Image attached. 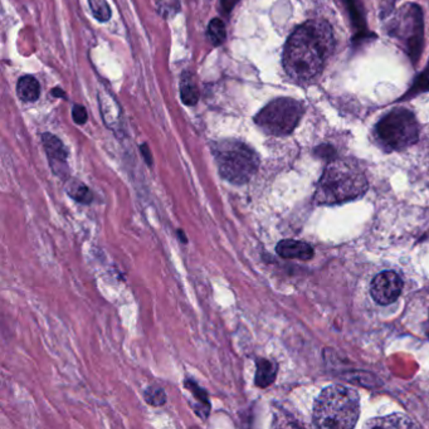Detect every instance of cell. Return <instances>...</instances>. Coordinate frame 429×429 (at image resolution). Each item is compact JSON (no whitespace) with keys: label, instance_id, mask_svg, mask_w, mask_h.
Segmentation results:
<instances>
[{"label":"cell","instance_id":"obj_1","mask_svg":"<svg viewBox=\"0 0 429 429\" xmlns=\"http://www.w3.org/2000/svg\"><path fill=\"white\" fill-rule=\"evenodd\" d=\"M335 47L333 29L322 21L301 24L289 38L284 67L296 82H310L321 73Z\"/></svg>","mask_w":429,"mask_h":429},{"label":"cell","instance_id":"obj_2","mask_svg":"<svg viewBox=\"0 0 429 429\" xmlns=\"http://www.w3.org/2000/svg\"><path fill=\"white\" fill-rule=\"evenodd\" d=\"M368 180L359 165L351 160H333L317 184V204H338L363 197Z\"/></svg>","mask_w":429,"mask_h":429},{"label":"cell","instance_id":"obj_3","mask_svg":"<svg viewBox=\"0 0 429 429\" xmlns=\"http://www.w3.org/2000/svg\"><path fill=\"white\" fill-rule=\"evenodd\" d=\"M359 415L358 393L343 386L325 388L314 407V424L319 428H354Z\"/></svg>","mask_w":429,"mask_h":429},{"label":"cell","instance_id":"obj_4","mask_svg":"<svg viewBox=\"0 0 429 429\" xmlns=\"http://www.w3.org/2000/svg\"><path fill=\"white\" fill-rule=\"evenodd\" d=\"M220 177L233 185L251 182L259 167V156L251 146L239 140L226 139L212 144Z\"/></svg>","mask_w":429,"mask_h":429},{"label":"cell","instance_id":"obj_5","mask_svg":"<svg viewBox=\"0 0 429 429\" xmlns=\"http://www.w3.org/2000/svg\"><path fill=\"white\" fill-rule=\"evenodd\" d=\"M376 135L386 150H404L418 141V121L407 108H394L379 120Z\"/></svg>","mask_w":429,"mask_h":429},{"label":"cell","instance_id":"obj_6","mask_svg":"<svg viewBox=\"0 0 429 429\" xmlns=\"http://www.w3.org/2000/svg\"><path fill=\"white\" fill-rule=\"evenodd\" d=\"M304 115L300 101L282 97L269 102L254 118V123L266 134L274 136L290 135L297 128Z\"/></svg>","mask_w":429,"mask_h":429},{"label":"cell","instance_id":"obj_7","mask_svg":"<svg viewBox=\"0 0 429 429\" xmlns=\"http://www.w3.org/2000/svg\"><path fill=\"white\" fill-rule=\"evenodd\" d=\"M391 34L405 46L408 56L413 63H417L424 41V19L422 8L417 4L403 6L391 24Z\"/></svg>","mask_w":429,"mask_h":429},{"label":"cell","instance_id":"obj_8","mask_svg":"<svg viewBox=\"0 0 429 429\" xmlns=\"http://www.w3.org/2000/svg\"><path fill=\"white\" fill-rule=\"evenodd\" d=\"M46 155L48 157L49 167L56 177L67 182L70 179V167H68V150L65 144L56 135H42Z\"/></svg>","mask_w":429,"mask_h":429},{"label":"cell","instance_id":"obj_9","mask_svg":"<svg viewBox=\"0 0 429 429\" xmlns=\"http://www.w3.org/2000/svg\"><path fill=\"white\" fill-rule=\"evenodd\" d=\"M402 290V279L393 271L381 272L371 282V297L379 305H391L396 302Z\"/></svg>","mask_w":429,"mask_h":429},{"label":"cell","instance_id":"obj_10","mask_svg":"<svg viewBox=\"0 0 429 429\" xmlns=\"http://www.w3.org/2000/svg\"><path fill=\"white\" fill-rule=\"evenodd\" d=\"M184 388L195 399V403L192 404L194 413L197 414L199 418L207 420L208 417H210V410H212V403H210V396H208L207 391L199 386L197 381H194V379H190V378L184 381Z\"/></svg>","mask_w":429,"mask_h":429},{"label":"cell","instance_id":"obj_11","mask_svg":"<svg viewBox=\"0 0 429 429\" xmlns=\"http://www.w3.org/2000/svg\"><path fill=\"white\" fill-rule=\"evenodd\" d=\"M276 252L279 257L286 259H301L309 261L314 257V249L310 244L305 242L294 241V239H284L279 242L276 246Z\"/></svg>","mask_w":429,"mask_h":429},{"label":"cell","instance_id":"obj_12","mask_svg":"<svg viewBox=\"0 0 429 429\" xmlns=\"http://www.w3.org/2000/svg\"><path fill=\"white\" fill-rule=\"evenodd\" d=\"M340 1L345 8V11H348L350 23L356 33L354 41H360L361 38H368L369 31L366 28L364 9L360 4L359 0H340Z\"/></svg>","mask_w":429,"mask_h":429},{"label":"cell","instance_id":"obj_13","mask_svg":"<svg viewBox=\"0 0 429 429\" xmlns=\"http://www.w3.org/2000/svg\"><path fill=\"white\" fill-rule=\"evenodd\" d=\"M256 376H254V384L261 389H266L269 386L274 384L276 381V376H277V364L272 361V360L264 359V358H259L256 361Z\"/></svg>","mask_w":429,"mask_h":429},{"label":"cell","instance_id":"obj_14","mask_svg":"<svg viewBox=\"0 0 429 429\" xmlns=\"http://www.w3.org/2000/svg\"><path fill=\"white\" fill-rule=\"evenodd\" d=\"M65 190L70 198L73 199L77 203L82 204V205H90L95 199V195L92 193L91 189L88 188L85 182H80L77 179L70 177L66 182Z\"/></svg>","mask_w":429,"mask_h":429},{"label":"cell","instance_id":"obj_15","mask_svg":"<svg viewBox=\"0 0 429 429\" xmlns=\"http://www.w3.org/2000/svg\"><path fill=\"white\" fill-rule=\"evenodd\" d=\"M16 93L19 98L24 102H34L39 98L41 87L38 81L32 76H24L18 81L16 85Z\"/></svg>","mask_w":429,"mask_h":429},{"label":"cell","instance_id":"obj_16","mask_svg":"<svg viewBox=\"0 0 429 429\" xmlns=\"http://www.w3.org/2000/svg\"><path fill=\"white\" fill-rule=\"evenodd\" d=\"M368 427H379V428H410V427H417V424L413 423L410 419L400 415V414H394L389 415L386 418L376 419L374 422L368 424Z\"/></svg>","mask_w":429,"mask_h":429},{"label":"cell","instance_id":"obj_17","mask_svg":"<svg viewBox=\"0 0 429 429\" xmlns=\"http://www.w3.org/2000/svg\"><path fill=\"white\" fill-rule=\"evenodd\" d=\"M180 97H182V102L188 106H194L198 102V90H197L193 81L188 75L182 76V85H180Z\"/></svg>","mask_w":429,"mask_h":429},{"label":"cell","instance_id":"obj_18","mask_svg":"<svg viewBox=\"0 0 429 429\" xmlns=\"http://www.w3.org/2000/svg\"><path fill=\"white\" fill-rule=\"evenodd\" d=\"M143 397L151 407H162L167 403V393L159 386H149L143 392Z\"/></svg>","mask_w":429,"mask_h":429},{"label":"cell","instance_id":"obj_19","mask_svg":"<svg viewBox=\"0 0 429 429\" xmlns=\"http://www.w3.org/2000/svg\"><path fill=\"white\" fill-rule=\"evenodd\" d=\"M208 38H210V43L218 47L220 44L224 43L226 41L227 32L226 26L224 23L222 22L218 18L213 19L210 23V27H208Z\"/></svg>","mask_w":429,"mask_h":429},{"label":"cell","instance_id":"obj_20","mask_svg":"<svg viewBox=\"0 0 429 429\" xmlns=\"http://www.w3.org/2000/svg\"><path fill=\"white\" fill-rule=\"evenodd\" d=\"M92 14L98 22H108L111 18V9L106 0H88Z\"/></svg>","mask_w":429,"mask_h":429},{"label":"cell","instance_id":"obj_21","mask_svg":"<svg viewBox=\"0 0 429 429\" xmlns=\"http://www.w3.org/2000/svg\"><path fill=\"white\" fill-rule=\"evenodd\" d=\"M425 91H429V67H427V70L424 71L423 73L419 75L418 78L414 81L413 86L410 87V90L403 98H410V97Z\"/></svg>","mask_w":429,"mask_h":429},{"label":"cell","instance_id":"obj_22","mask_svg":"<svg viewBox=\"0 0 429 429\" xmlns=\"http://www.w3.org/2000/svg\"><path fill=\"white\" fill-rule=\"evenodd\" d=\"M72 116H73V121L76 124H85L87 121L86 108H83L82 105H75L72 108Z\"/></svg>","mask_w":429,"mask_h":429},{"label":"cell","instance_id":"obj_23","mask_svg":"<svg viewBox=\"0 0 429 429\" xmlns=\"http://www.w3.org/2000/svg\"><path fill=\"white\" fill-rule=\"evenodd\" d=\"M140 151H141V154L144 156L146 164H148L149 167H153V155H151L150 150H149V146L146 145V144L140 146Z\"/></svg>","mask_w":429,"mask_h":429},{"label":"cell","instance_id":"obj_24","mask_svg":"<svg viewBox=\"0 0 429 429\" xmlns=\"http://www.w3.org/2000/svg\"><path fill=\"white\" fill-rule=\"evenodd\" d=\"M317 154L319 155L328 156L329 157L330 155H334V149L331 146L322 145L317 149Z\"/></svg>","mask_w":429,"mask_h":429},{"label":"cell","instance_id":"obj_25","mask_svg":"<svg viewBox=\"0 0 429 429\" xmlns=\"http://www.w3.org/2000/svg\"><path fill=\"white\" fill-rule=\"evenodd\" d=\"M236 3L237 0H223V6L226 11H231Z\"/></svg>","mask_w":429,"mask_h":429},{"label":"cell","instance_id":"obj_26","mask_svg":"<svg viewBox=\"0 0 429 429\" xmlns=\"http://www.w3.org/2000/svg\"><path fill=\"white\" fill-rule=\"evenodd\" d=\"M177 237H179V239L182 242V243H188V239H187V236H185V233L182 229H177Z\"/></svg>","mask_w":429,"mask_h":429},{"label":"cell","instance_id":"obj_27","mask_svg":"<svg viewBox=\"0 0 429 429\" xmlns=\"http://www.w3.org/2000/svg\"><path fill=\"white\" fill-rule=\"evenodd\" d=\"M53 95L54 96L57 97H65V93H63V91H62V90H59V88H54Z\"/></svg>","mask_w":429,"mask_h":429},{"label":"cell","instance_id":"obj_28","mask_svg":"<svg viewBox=\"0 0 429 429\" xmlns=\"http://www.w3.org/2000/svg\"><path fill=\"white\" fill-rule=\"evenodd\" d=\"M428 335H429V326H428Z\"/></svg>","mask_w":429,"mask_h":429}]
</instances>
